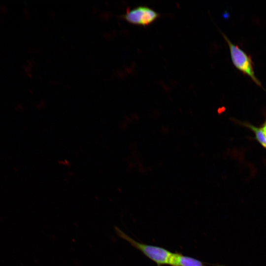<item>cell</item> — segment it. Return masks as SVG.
<instances>
[{"label": "cell", "instance_id": "6da1fadb", "mask_svg": "<svg viewBox=\"0 0 266 266\" xmlns=\"http://www.w3.org/2000/svg\"><path fill=\"white\" fill-rule=\"evenodd\" d=\"M115 230L120 237L128 242L133 247L139 250L147 258L154 262L157 266H169L173 254V252L162 247L137 241L117 227H115Z\"/></svg>", "mask_w": 266, "mask_h": 266}, {"label": "cell", "instance_id": "7a4b0ae2", "mask_svg": "<svg viewBox=\"0 0 266 266\" xmlns=\"http://www.w3.org/2000/svg\"><path fill=\"white\" fill-rule=\"evenodd\" d=\"M221 33L228 44L232 62L235 67L249 76L256 85L262 87L261 82L255 75L254 63L251 56L233 44L224 33L221 32Z\"/></svg>", "mask_w": 266, "mask_h": 266}, {"label": "cell", "instance_id": "3957f363", "mask_svg": "<svg viewBox=\"0 0 266 266\" xmlns=\"http://www.w3.org/2000/svg\"><path fill=\"white\" fill-rule=\"evenodd\" d=\"M120 17L131 24L146 27L159 18L160 14L148 6L139 5L127 9L126 13Z\"/></svg>", "mask_w": 266, "mask_h": 266}, {"label": "cell", "instance_id": "277c9868", "mask_svg": "<svg viewBox=\"0 0 266 266\" xmlns=\"http://www.w3.org/2000/svg\"><path fill=\"white\" fill-rule=\"evenodd\" d=\"M170 266H208L206 263L198 259L185 256L179 252L173 253Z\"/></svg>", "mask_w": 266, "mask_h": 266}, {"label": "cell", "instance_id": "5b68a950", "mask_svg": "<svg viewBox=\"0 0 266 266\" xmlns=\"http://www.w3.org/2000/svg\"><path fill=\"white\" fill-rule=\"evenodd\" d=\"M262 129V130L265 134V135L266 136V121H265V122L264 123V124H263V127H261Z\"/></svg>", "mask_w": 266, "mask_h": 266}, {"label": "cell", "instance_id": "8992f818", "mask_svg": "<svg viewBox=\"0 0 266 266\" xmlns=\"http://www.w3.org/2000/svg\"><path fill=\"white\" fill-rule=\"evenodd\" d=\"M262 146L266 149V142Z\"/></svg>", "mask_w": 266, "mask_h": 266}]
</instances>
